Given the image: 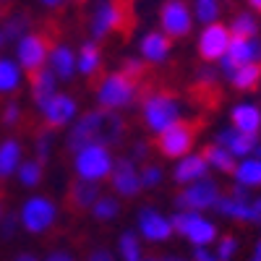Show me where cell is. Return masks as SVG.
Masks as SVG:
<instances>
[{"mask_svg": "<svg viewBox=\"0 0 261 261\" xmlns=\"http://www.w3.org/2000/svg\"><path fill=\"white\" fill-rule=\"evenodd\" d=\"M47 68L55 73V79H71L76 73V55L68 45H55L47 55Z\"/></svg>", "mask_w": 261, "mask_h": 261, "instance_id": "cell-23", "label": "cell"}, {"mask_svg": "<svg viewBox=\"0 0 261 261\" xmlns=\"http://www.w3.org/2000/svg\"><path fill=\"white\" fill-rule=\"evenodd\" d=\"M172 230L183 235L193 248H209L217 241V225L212 220H206L201 212L178 209L175 217H172Z\"/></svg>", "mask_w": 261, "mask_h": 261, "instance_id": "cell-6", "label": "cell"}, {"mask_svg": "<svg viewBox=\"0 0 261 261\" xmlns=\"http://www.w3.org/2000/svg\"><path fill=\"white\" fill-rule=\"evenodd\" d=\"M110 183L115 188V193L125 196V199H130V196H136L141 191V178L136 172V162L130 157H120L113 162V172H110Z\"/></svg>", "mask_w": 261, "mask_h": 261, "instance_id": "cell-16", "label": "cell"}, {"mask_svg": "<svg viewBox=\"0 0 261 261\" xmlns=\"http://www.w3.org/2000/svg\"><path fill=\"white\" fill-rule=\"evenodd\" d=\"M134 0H110V3H99L89 18V32L92 39L99 42L110 34L128 37L134 29Z\"/></svg>", "mask_w": 261, "mask_h": 261, "instance_id": "cell-2", "label": "cell"}, {"mask_svg": "<svg viewBox=\"0 0 261 261\" xmlns=\"http://www.w3.org/2000/svg\"><path fill=\"white\" fill-rule=\"evenodd\" d=\"M125 76H130L134 81H141L144 76H146V65L139 60V58H128V60H123V68H120Z\"/></svg>", "mask_w": 261, "mask_h": 261, "instance_id": "cell-39", "label": "cell"}, {"mask_svg": "<svg viewBox=\"0 0 261 261\" xmlns=\"http://www.w3.org/2000/svg\"><path fill=\"white\" fill-rule=\"evenodd\" d=\"M13 261H39L37 256H32V253H21V256H16Z\"/></svg>", "mask_w": 261, "mask_h": 261, "instance_id": "cell-48", "label": "cell"}, {"mask_svg": "<svg viewBox=\"0 0 261 261\" xmlns=\"http://www.w3.org/2000/svg\"><path fill=\"white\" fill-rule=\"evenodd\" d=\"M220 0H193V16L201 21V24H214L220 18Z\"/></svg>", "mask_w": 261, "mask_h": 261, "instance_id": "cell-32", "label": "cell"}, {"mask_svg": "<svg viewBox=\"0 0 261 261\" xmlns=\"http://www.w3.org/2000/svg\"><path fill=\"white\" fill-rule=\"evenodd\" d=\"M167 261H186V258H175V256H165Z\"/></svg>", "mask_w": 261, "mask_h": 261, "instance_id": "cell-51", "label": "cell"}, {"mask_svg": "<svg viewBox=\"0 0 261 261\" xmlns=\"http://www.w3.org/2000/svg\"><path fill=\"white\" fill-rule=\"evenodd\" d=\"M45 261H76V258L71 253H65V251H53V253H47Z\"/></svg>", "mask_w": 261, "mask_h": 261, "instance_id": "cell-45", "label": "cell"}, {"mask_svg": "<svg viewBox=\"0 0 261 261\" xmlns=\"http://www.w3.org/2000/svg\"><path fill=\"white\" fill-rule=\"evenodd\" d=\"M3 39H6V37H3V32H0V45H3Z\"/></svg>", "mask_w": 261, "mask_h": 261, "instance_id": "cell-53", "label": "cell"}, {"mask_svg": "<svg viewBox=\"0 0 261 261\" xmlns=\"http://www.w3.org/2000/svg\"><path fill=\"white\" fill-rule=\"evenodd\" d=\"M230 120H232V128L243 130V134H251V136H258V130H261V110L253 102L235 105L230 113Z\"/></svg>", "mask_w": 261, "mask_h": 261, "instance_id": "cell-20", "label": "cell"}, {"mask_svg": "<svg viewBox=\"0 0 261 261\" xmlns=\"http://www.w3.org/2000/svg\"><path fill=\"white\" fill-rule=\"evenodd\" d=\"M125 130H128V125L115 110H105V107H99V110L84 113L73 123L68 139H65V146H68L71 154L79 151V149H84V146H92V144L118 146L125 139Z\"/></svg>", "mask_w": 261, "mask_h": 261, "instance_id": "cell-1", "label": "cell"}, {"mask_svg": "<svg viewBox=\"0 0 261 261\" xmlns=\"http://www.w3.org/2000/svg\"><path fill=\"white\" fill-rule=\"evenodd\" d=\"M86 261H115V256L107 248H92L89 256H86Z\"/></svg>", "mask_w": 261, "mask_h": 261, "instance_id": "cell-42", "label": "cell"}, {"mask_svg": "<svg viewBox=\"0 0 261 261\" xmlns=\"http://www.w3.org/2000/svg\"><path fill=\"white\" fill-rule=\"evenodd\" d=\"M170 47H172V39L165 34V32H149L141 37L139 42V50H141V58L151 65H160L170 58Z\"/></svg>", "mask_w": 261, "mask_h": 261, "instance_id": "cell-18", "label": "cell"}, {"mask_svg": "<svg viewBox=\"0 0 261 261\" xmlns=\"http://www.w3.org/2000/svg\"><path fill=\"white\" fill-rule=\"evenodd\" d=\"M118 212H120V201L115 199V196H99V199L94 201V206H92V214L97 217V220H102V222L115 220Z\"/></svg>", "mask_w": 261, "mask_h": 261, "instance_id": "cell-33", "label": "cell"}, {"mask_svg": "<svg viewBox=\"0 0 261 261\" xmlns=\"http://www.w3.org/2000/svg\"><path fill=\"white\" fill-rule=\"evenodd\" d=\"M139 178H141V188H157L162 183V170L157 165H146L139 172Z\"/></svg>", "mask_w": 261, "mask_h": 261, "instance_id": "cell-37", "label": "cell"}, {"mask_svg": "<svg viewBox=\"0 0 261 261\" xmlns=\"http://www.w3.org/2000/svg\"><path fill=\"white\" fill-rule=\"evenodd\" d=\"M191 261H220V258H217V253L209 251V248H193V258Z\"/></svg>", "mask_w": 261, "mask_h": 261, "instance_id": "cell-43", "label": "cell"}, {"mask_svg": "<svg viewBox=\"0 0 261 261\" xmlns=\"http://www.w3.org/2000/svg\"><path fill=\"white\" fill-rule=\"evenodd\" d=\"M18 86H21V65L8 58H0V94H11Z\"/></svg>", "mask_w": 261, "mask_h": 261, "instance_id": "cell-30", "label": "cell"}, {"mask_svg": "<svg viewBox=\"0 0 261 261\" xmlns=\"http://www.w3.org/2000/svg\"><path fill=\"white\" fill-rule=\"evenodd\" d=\"M141 120L149 134L160 136L172 123L180 120V102L172 92L165 89H151L141 99Z\"/></svg>", "mask_w": 261, "mask_h": 261, "instance_id": "cell-3", "label": "cell"}, {"mask_svg": "<svg viewBox=\"0 0 261 261\" xmlns=\"http://www.w3.org/2000/svg\"><path fill=\"white\" fill-rule=\"evenodd\" d=\"M18 123H21V105L8 102L3 107V125H18Z\"/></svg>", "mask_w": 261, "mask_h": 261, "instance_id": "cell-40", "label": "cell"}, {"mask_svg": "<svg viewBox=\"0 0 261 261\" xmlns=\"http://www.w3.org/2000/svg\"><path fill=\"white\" fill-rule=\"evenodd\" d=\"M79 3H84V0H79Z\"/></svg>", "mask_w": 261, "mask_h": 261, "instance_id": "cell-54", "label": "cell"}, {"mask_svg": "<svg viewBox=\"0 0 261 261\" xmlns=\"http://www.w3.org/2000/svg\"><path fill=\"white\" fill-rule=\"evenodd\" d=\"M235 251H238V241L232 235H225V238H220V243H217V258L220 261H230L232 256H235Z\"/></svg>", "mask_w": 261, "mask_h": 261, "instance_id": "cell-38", "label": "cell"}, {"mask_svg": "<svg viewBox=\"0 0 261 261\" xmlns=\"http://www.w3.org/2000/svg\"><path fill=\"white\" fill-rule=\"evenodd\" d=\"M21 165V144L16 139H6L0 144V180L11 178Z\"/></svg>", "mask_w": 261, "mask_h": 261, "instance_id": "cell-26", "label": "cell"}, {"mask_svg": "<svg viewBox=\"0 0 261 261\" xmlns=\"http://www.w3.org/2000/svg\"><path fill=\"white\" fill-rule=\"evenodd\" d=\"M206 172H209V165H206L204 154H186L178 160L175 170H172V180L180 186H188V183L206 178Z\"/></svg>", "mask_w": 261, "mask_h": 261, "instance_id": "cell-19", "label": "cell"}, {"mask_svg": "<svg viewBox=\"0 0 261 261\" xmlns=\"http://www.w3.org/2000/svg\"><path fill=\"white\" fill-rule=\"evenodd\" d=\"M214 144H220L225 146L232 157H251V151H256V144H258V136H251V134H243V130H238V128H222L220 134H217V141Z\"/></svg>", "mask_w": 261, "mask_h": 261, "instance_id": "cell-17", "label": "cell"}, {"mask_svg": "<svg viewBox=\"0 0 261 261\" xmlns=\"http://www.w3.org/2000/svg\"><path fill=\"white\" fill-rule=\"evenodd\" d=\"M42 118H45V128L55 130V128H63V125H68L76 113H79V102L68 94H53V99L42 107Z\"/></svg>", "mask_w": 261, "mask_h": 261, "instance_id": "cell-15", "label": "cell"}, {"mask_svg": "<svg viewBox=\"0 0 261 261\" xmlns=\"http://www.w3.org/2000/svg\"><path fill=\"white\" fill-rule=\"evenodd\" d=\"M160 24L170 39H183L193 29V11L186 0H165L160 8Z\"/></svg>", "mask_w": 261, "mask_h": 261, "instance_id": "cell-11", "label": "cell"}, {"mask_svg": "<svg viewBox=\"0 0 261 261\" xmlns=\"http://www.w3.org/2000/svg\"><path fill=\"white\" fill-rule=\"evenodd\" d=\"M16 175H18L21 186H27V188L39 186V180H42V162H37V160L21 162V165H18V170H16Z\"/></svg>", "mask_w": 261, "mask_h": 261, "instance_id": "cell-34", "label": "cell"}, {"mask_svg": "<svg viewBox=\"0 0 261 261\" xmlns=\"http://www.w3.org/2000/svg\"><path fill=\"white\" fill-rule=\"evenodd\" d=\"M248 3H251V6L256 8V11H261V0H248Z\"/></svg>", "mask_w": 261, "mask_h": 261, "instance_id": "cell-50", "label": "cell"}, {"mask_svg": "<svg viewBox=\"0 0 261 261\" xmlns=\"http://www.w3.org/2000/svg\"><path fill=\"white\" fill-rule=\"evenodd\" d=\"M118 253L123 261H141L144 251H141V235L136 230H125L118 238Z\"/></svg>", "mask_w": 261, "mask_h": 261, "instance_id": "cell-28", "label": "cell"}, {"mask_svg": "<svg viewBox=\"0 0 261 261\" xmlns=\"http://www.w3.org/2000/svg\"><path fill=\"white\" fill-rule=\"evenodd\" d=\"M47 55H50V37L45 32H27L24 37L18 39V45H16L18 65L24 71H29V73L45 68Z\"/></svg>", "mask_w": 261, "mask_h": 261, "instance_id": "cell-9", "label": "cell"}, {"mask_svg": "<svg viewBox=\"0 0 261 261\" xmlns=\"http://www.w3.org/2000/svg\"><path fill=\"white\" fill-rule=\"evenodd\" d=\"M139 97H141V81H134L123 71L107 73L97 84V102L105 110H123V107L134 105Z\"/></svg>", "mask_w": 261, "mask_h": 261, "instance_id": "cell-4", "label": "cell"}, {"mask_svg": "<svg viewBox=\"0 0 261 261\" xmlns=\"http://www.w3.org/2000/svg\"><path fill=\"white\" fill-rule=\"evenodd\" d=\"M55 222H58V206L50 199H45V196H32L18 212V225L32 235L47 232Z\"/></svg>", "mask_w": 261, "mask_h": 261, "instance_id": "cell-8", "label": "cell"}, {"mask_svg": "<svg viewBox=\"0 0 261 261\" xmlns=\"http://www.w3.org/2000/svg\"><path fill=\"white\" fill-rule=\"evenodd\" d=\"M29 76H32V99L42 110V107L53 99V94H58L55 92V73L50 68H39V71H34Z\"/></svg>", "mask_w": 261, "mask_h": 261, "instance_id": "cell-24", "label": "cell"}, {"mask_svg": "<svg viewBox=\"0 0 261 261\" xmlns=\"http://www.w3.org/2000/svg\"><path fill=\"white\" fill-rule=\"evenodd\" d=\"M141 261H167V258H160V256H144Z\"/></svg>", "mask_w": 261, "mask_h": 261, "instance_id": "cell-49", "label": "cell"}, {"mask_svg": "<svg viewBox=\"0 0 261 261\" xmlns=\"http://www.w3.org/2000/svg\"><path fill=\"white\" fill-rule=\"evenodd\" d=\"M144 241H149V243H165V241H170L172 238V220L170 217H165L160 209H154V206H144L141 212H139V230H136Z\"/></svg>", "mask_w": 261, "mask_h": 261, "instance_id": "cell-13", "label": "cell"}, {"mask_svg": "<svg viewBox=\"0 0 261 261\" xmlns=\"http://www.w3.org/2000/svg\"><path fill=\"white\" fill-rule=\"evenodd\" d=\"M199 130H201L199 120H178V123H172L167 130H162V134L157 136L160 154L170 157V160H180V157L191 154Z\"/></svg>", "mask_w": 261, "mask_h": 261, "instance_id": "cell-5", "label": "cell"}, {"mask_svg": "<svg viewBox=\"0 0 261 261\" xmlns=\"http://www.w3.org/2000/svg\"><path fill=\"white\" fill-rule=\"evenodd\" d=\"M3 214H6V212H3V201H0V220H3Z\"/></svg>", "mask_w": 261, "mask_h": 261, "instance_id": "cell-52", "label": "cell"}, {"mask_svg": "<svg viewBox=\"0 0 261 261\" xmlns=\"http://www.w3.org/2000/svg\"><path fill=\"white\" fill-rule=\"evenodd\" d=\"M261 63V39L258 37H232L227 53L220 58V71L230 79L238 65Z\"/></svg>", "mask_w": 261, "mask_h": 261, "instance_id": "cell-12", "label": "cell"}, {"mask_svg": "<svg viewBox=\"0 0 261 261\" xmlns=\"http://www.w3.org/2000/svg\"><path fill=\"white\" fill-rule=\"evenodd\" d=\"M50 151H53V130L50 128H39L34 134V160L45 165L50 160Z\"/></svg>", "mask_w": 261, "mask_h": 261, "instance_id": "cell-36", "label": "cell"}, {"mask_svg": "<svg viewBox=\"0 0 261 261\" xmlns=\"http://www.w3.org/2000/svg\"><path fill=\"white\" fill-rule=\"evenodd\" d=\"M217 199H220V186L209 178H201L196 183H188L175 196V206L186 212H204V209H214Z\"/></svg>", "mask_w": 261, "mask_h": 261, "instance_id": "cell-10", "label": "cell"}, {"mask_svg": "<svg viewBox=\"0 0 261 261\" xmlns=\"http://www.w3.org/2000/svg\"><path fill=\"white\" fill-rule=\"evenodd\" d=\"M251 261H261V238H258V243H256V248H253V256H251Z\"/></svg>", "mask_w": 261, "mask_h": 261, "instance_id": "cell-47", "label": "cell"}, {"mask_svg": "<svg viewBox=\"0 0 261 261\" xmlns=\"http://www.w3.org/2000/svg\"><path fill=\"white\" fill-rule=\"evenodd\" d=\"M39 3L47 8H60V6H65V0H39Z\"/></svg>", "mask_w": 261, "mask_h": 261, "instance_id": "cell-46", "label": "cell"}, {"mask_svg": "<svg viewBox=\"0 0 261 261\" xmlns=\"http://www.w3.org/2000/svg\"><path fill=\"white\" fill-rule=\"evenodd\" d=\"M29 16L27 13H13V16H8L6 18V27H3V37H8V39H21L27 32H29Z\"/></svg>", "mask_w": 261, "mask_h": 261, "instance_id": "cell-35", "label": "cell"}, {"mask_svg": "<svg viewBox=\"0 0 261 261\" xmlns=\"http://www.w3.org/2000/svg\"><path fill=\"white\" fill-rule=\"evenodd\" d=\"M227 29H230L232 37H256V34H258V21L253 18V13L241 11V13L232 16V21H230Z\"/></svg>", "mask_w": 261, "mask_h": 261, "instance_id": "cell-31", "label": "cell"}, {"mask_svg": "<svg viewBox=\"0 0 261 261\" xmlns=\"http://www.w3.org/2000/svg\"><path fill=\"white\" fill-rule=\"evenodd\" d=\"M230 39H232V34L225 24H217V21L214 24H206L204 32L199 34V55H201V60L204 63H217L227 53Z\"/></svg>", "mask_w": 261, "mask_h": 261, "instance_id": "cell-14", "label": "cell"}, {"mask_svg": "<svg viewBox=\"0 0 261 261\" xmlns=\"http://www.w3.org/2000/svg\"><path fill=\"white\" fill-rule=\"evenodd\" d=\"M204 160H206L209 167L220 170V172H232L235 170V157L230 154L225 146H220V144H209L204 149Z\"/></svg>", "mask_w": 261, "mask_h": 261, "instance_id": "cell-29", "label": "cell"}, {"mask_svg": "<svg viewBox=\"0 0 261 261\" xmlns=\"http://www.w3.org/2000/svg\"><path fill=\"white\" fill-rule=\"evenodd\" d=\"M146 154H149V144L139 141V144L134 146V157H130V160H146Z\"/></svg>", "mask_w": 261, "mask_h": 261, "instance_id": "cell-44", "label": "cell"}, {"mask_svg": "<svg viewBox=\"0 0 261 261\" xmlns=\"http://www.w3.org/2000/svg\"><path fill=\"white\" fill-rule=\"evenodd\" d=\"M261 81V65L258 63H246V65H238V68L230 73V84L241 92H248Z\"/></svg>", "mask_w": 261, "mask_h": 261, "instance_id": "cell-27", "label": "cell"}, {"mask_svg": "<svg viewBox=\"0 0 261 261\" xmlns=\"http://www.w3.org/2000/svg\"><path fill=\"white\" fill-rule=\"evenodd\" d=\"M97 199H99V186L97 183H89V180H76L68 188V196H65V201H68L71 212H86V209H92Z\"/></svg>", "mask_w": 261, "mask_h": 261, "instance_id": "cell-21", "label": "cell"}, {"mask_svg": "<svg viewBox=\"0 0 261 261\" xmlns=\"http://www.w3.org/2000/svg\"><path fill=\"white\" fill-rule=\"evenodd\" d=\"M76 71L86 79H94L99 71H102V50H99V42L89 39L79 47V55H76Z\"/></svg>", "mask_w": 261, "mask_h": 261, "instance_id": "cell-22", "label": "cell"}, {"mask_svg": "<svg viewBox=\"0 0 261 261\" xmlns=\"http://www.w3.org/2000/svg\"><path fill=\"white\" fill-rule=\"evenodd\" d=\"M0 222H3V238H11L18 227V214H3Z\"/></svg>", "mask_w": 261, "mask_h": 261, "instance_id": "cell-41", "label": "cell"}, {"mask_svg": "<svg viewBox=\"0 0 261 261\" xmlns=\"http://www.w3.org/2000/svg\"><path fill=\"white\" fill-rule=\"evenodd\" d=\"M73 170L79 180H89V183H99L105 178H110L113 172V154L107 146L92 144V146H84L79 151H73Z\"/></svg>", "mask_w": 261, "mask_h": 261, "instance_id": "cell-7", "label": "cell"}, {"mask_svg": "<svg viewBox=\"0 0 261 261\" xmlns=\"http://www.w3.org/2000/svg\"><path fill=\"white\" fill-rule=\"evenodd\" d=\"M232 175H235L238 186L258 188L261 186V157H243L241 165H235Z\"/></svg>", "mask_w": 261, "mask_h": 261, "instance_id": "cell-25", "label": "cell"}]
</instances>
